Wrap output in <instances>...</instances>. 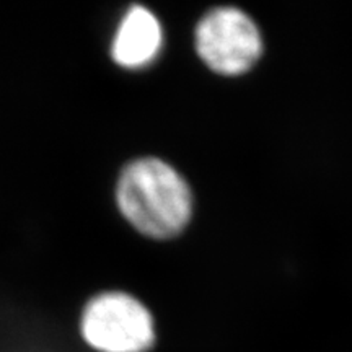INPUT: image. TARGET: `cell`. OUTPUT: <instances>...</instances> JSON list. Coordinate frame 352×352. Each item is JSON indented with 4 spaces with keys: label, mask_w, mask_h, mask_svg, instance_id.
I'll use <instances>...</instances> for the list:
<instances>
[{
    "label": "cell",
    "mask_w": 352,
    "mask_h": 352,
    "mask_svg": "<svg viewBox=\"0 0 352 352\" xmlns=\"http://www.w3.org/2000/svg\"><path fill=\"white\" fill-rule=\"evenodd\" d=\"M122 217L139 233L166 240L184 230L192 214V195L173 166L142 157L122 168L116 184Z\"/></svg>",
    "instance_id": "cell-1"
},
{
    "label": "cell",
    "mask_w": 352,
    "mask_h": 352,
    "mask_svg": "<svg viewBox=\"0 0 352 352\" xmlns=\"http://www.w3.org/2000/svg\"><path fill=\"white\" fill-rule=\"evenodd\" d=\"M80 334L96 352H145L155 342V323L139 298L109 290L88 300Z\"/></svg>",
    "instance_id": "cell-2"
},
{
    "label": "cell",
    "mask_w": 352,
    "mask_h": 352,
    "mask_svg": "<svg viewBox=\"0 0 352 352\" xmlns=\"http://www.w3.org/2000/svg\"><path fill=\"white\" fill-rule=\"evenodd\" d=\"M196 50L209 69L233 77L248 72L258 63L263 39L256 23L245 12L220 7L197 25Z\"/></svg>",
    "instance_id": "cell-3"
},
{
    "label": "cell",
    "mask_w": 352,
    "mask_h": 352,
    "mask_svg": "<svg viewBox=\"0 0 352 352\" xmlns=\"http://www.w3.org/2000/svg\"><path fill=\"white\" fill-rule=\"evenodd\" d=\"M164 34L157 16L142 6H134L122 16L111 43V57L126 69L145 67L160 52Z\"/></svg>",
    "instance_id": "cell-4"
}]
</instances>
